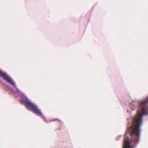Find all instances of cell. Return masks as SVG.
<instances>
[{"instance_id": "obj_1", "label": "cell", "mask_w": 148, "mask_h": 148, "mask_svg": "<svg viewBox=\"0 0 148 148\" xmlns=\"http://www.w3.org/2000/svg\"><path fill=\"white\" fill-rule=\"evenodd\" d=\"M0 76H2V77H3V78H4L6 80H7L8 82H9L10 83L13 84V82H12V80L10 79V78L9 77H8L6 75H5L4 73L2 72L1 71H0Z\"/></svg>"}]
</instances>
